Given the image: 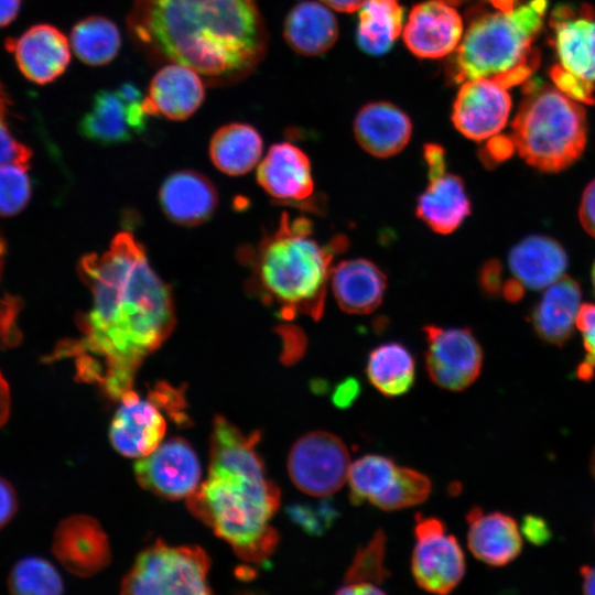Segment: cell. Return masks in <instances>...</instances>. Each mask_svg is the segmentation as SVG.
I'll return each mask as SVG.
<instances>
[{
    "label": "cell",
    "mask_w": 595,
    "mask_h": 595,
    "mask_svg": "<svg viewBox=\"0 0 595 595\" xmlns=\"http://www.w3.org/2000/svg\"><path fill=\"white\" fill-rule=\"evenodd\" d=\"M79 272L91 293L78 322L83 337L54 357L76 356L78 377L120 399L132 390L142 360L172 332V295L130 232L118 234L105 252L84 257Z\"/></svg>",
    "instance_id": "6da1fadb"
},
{
    "label": "cell",
    "mask_w": 595,
    "mask_h": 595,
    "mask_svg": "<svg viewBox=\"0 0 595 595\" xmlns=\"http://www.w3.org/2000/svg\"><path fill=\"white\" fill-rule=\"evenodd\" d=\"M129 26L156 54L209 77L250 71L266 48L253 0H136Z\"/></svg>",
    "instance_id": "7a4b0ae2"
},
{
    "label": "cell",
    "mask_w": 595,
    "mask_h": 595,
    "mask_svg": "<svg viewBox=\"0 0 595 595\" xmlns=\"http://www.w3.org/2000/svg\"><path fill=\"white\" fill-rule=\"evenodd\" d=\"M259 439V432L247 435L217 416L208 476L187 498L191 512L250 562L267 559L279 540L271 520L280 506V490L266 475L256 448Z\"/></svg>",
    "instance_id": "3957f363"
},
{
    "label": "cell",
    "mask_w": 595,
    "mask_h": 595,
    "mask_svg": "<svg viewBox=\"0 0 595 595\" xmlns=\"http://www.w3.org/2000/svg\"><path fill=\"white\" fill-rule=\"evenodd\" d=\"M312 234L309 218L283 214L277 230L252 255V285L266 303L278 306L283 320L298 313L321 318L334 252L346 246L342 237L322 246Z\"/></svg>",
    "instance_id": "277c9868"
},
{
    "label": "cell",
    "mask_w": 595,
    "mask_h": 595,
    "mask_svg": "<svg viewBox=\"0 0 595 595\" xmlns=\"http://www.w3.org/2000/svg\"><path fill=\"white\" fill-rule=\"evenodd\" d=\"M483 1L454 51L448 76L457 84L493 78L509 88L538 65L532 42L542 29L548 0Z\"/></svg>",
    "instance_id": "5b68a950"
},
{
    "label": "cell",
    "mask_w": 595,
    "mask_h": 595,
    "mask_svg": "<svg viewBox=\"0 0 595 595\" xmlns=\"http://www.w3.org/2000/svg\"><path fill=\"white\" fill-rule=\"evenodd\" d=\"M515 149L527 164L558 173L576 162L587 140L585 109L556 86L532 88L512 121Z\"/></svg>",
    "instance_id": "8992f818"
},
{
    "label": "cell",
    "mask_w": 595,
    "mask_h": 595,
    "mask_svg": "<svg viewBox=\"0 0 595 595\" xmlns=\"http://www.w3.org/2000/svg\"><path fill=\"white\" fill-rule=\"evenodd\" d=\"M209 559L196 545L158 541L143 550L121 583L122 594H209Z\"/></svg>",
    "instance_id": "52a82bcc"
},
{
    "label": "cell",
    "mask_w": 595,
    "mask_h": 595,
    "mask_svg": "<svg viewBox=\"0 0 595 595\" xmlns=\"http://www.w3.org/2000/svg\"><path fill=\"white\" fill-rule=\"evenodd\" d=\"M349 466L346 444L327 431L304 434L288 456V473L293 484L315 497H326L340 489Z\"/></svg>",
    "instance_id": "ba28073f"
},
{
    "label": "cell",
    "mask_w": 595,
    "mask_h": 595,
    "mask_svg": "<svg viewBox=\"0 0 595 595\" xmlns=\"http://www.w3.org/2000/svg\"><path fill=\"white\" fill-rule=\"evenodd\" d=\"M415 545L411 572L415 583L426 592L447 594L462 581L466 571L464 552L445 523L436 517L415 516Z\"/></svg>",
    "instance_id": "9c48e42d"
},
{
    "label": "cell",
    "mask_w": 595,
    "mask_h": 595,
    "mask_svg": "<svg viewBox=\"0 0 595 595\" xmlns=\"http://www.w3.org/2000/svg\"><path fill=\"white\" fill-rule=\"evenodd\" d=\"M425 368L431 381L448 391H462L480 375L483 348L469 328L423 327Z\"/></svg>",
    "instance_id": "30bf717a"
},
{
    "label": "cell",
    "mask_w": 595,
    "mask_h": 595,
    "mask_svg": "<svg viewBox=\"0 0 595 595\" xmlns=\"http://www.w3.org/2000/svg\"><path fill=\"white\" fill-rule=\"evenodd\" d=\"M559 66L595 98V11L583 3L559 4L550 17Z\"/></svg>",
    "instance_id": "8fae6325"
},
{
    "label": "cell",
    "mask_w": 595,
    "mask_h": 595,
    "mask_svg": "<svg viewBox=\"0 0 595 595\" xmlns=\"http://www.w3.org/2000/svg\"><path fill=\"white\" fill-rule=\"evenodd\" d=\"M134 475L140 486L160 497L187 499L199 486L201 464L192 446L175 437L140 457Z\"/></svg>",
    "instance_id": "7c38bea8"
},
{
    "label": "cell",
    "mask_w": 595,
    "mask_h": 595,
    "mask_svg": "<svg viewBox=\"0 0 595 595\" xmlns=\"http://www.w3.org/2000/svg\"><path fill=\"white\" fill-rule=\"evenodd\" d=\"M507 89L493 78L462 83L453 105L452 120L455 128L475 141L497 134L506 126L511 109Z\"/></svg>",
    "instance_id": "4fadbf2b"
},
{
    "label": "cell",
    "mask_w": 595,
    "mask_h": 595,
    "mask_svg": "<svg viewBox=\"0 0 595 595\" xmlns=\"http://www.w3.org/2000/svg\"><path fill=\"white\" fill-rule=\"evenodd\" d=\"M143 99L128 100L118 89L97 91L89 110L79 122L82 136L101 145L130 141L147 128L150 116Z\"/></svg>",
    "instance_id": "5bb4252c"
},
{
    "label": "cell",
    "mask_w": 595,
    "mask_h": 595,
    "mask_svg": "<svg viewBox=\"0 0 595 595\" xmlns=\"http://www.w3.org/2000/svg\"><path fill=\"white\" fill-rule=\"evenodd\" d=\"M119 400L120 405L110 423V443L123 456L143 457L162 443L165 419L153 397L142 399L129 390Z\"/></svg>",
    "instance_id": "9a60e30c"
},
{
    "label": "cell",
    "mask_w": 595,
    "mask_h": 595,
    "mask_svg": "<svg viewBox=\"0 0 595 595\" xmlns=\"http://www.w3.org/2000/svg\"><path fill=\"white\" fill-rule=\"evenodd\" d=\"M52 550L72 574L91 576L105 569L111 559L108 538L100 523L86 515H75L60 522Z\"/></svg>",
    "instance_id": "2e32d148"
},
{
    "label": "cell",
    "mask_w": 595,
    "mask_h": 595,
    "mask_svg": "<svg viewBox=\"0 0 595 595\" xmlns=\"http://www.w3.org/2000/svg\"><path fill=\"white\" fill-rule=\"evenodd\" d=\"M463 33V20L452 4L428 0L412 8L403 41L419 57L441 58L456 50Z\"/></svg>",
    "instance_id": "e0dca14e"
},
{
    "label": "cell",
    "mask_w": 595,
    "mask_h": 595,
    "mask_svg": "<svg viewBox=\"0 0 595 595\" xmlns=\"http://www.w3.org/2000/svg\"><path fill=\"white\" fill-rule=\"evenodd\" d=\"M6 47L21 73L35 84H48L61 76L71 61L66 36L55 26L36 24L22 35L8 39Z\"/></svg>",
    "instance_id": "ac0fdd59"
},
{
    "label": "cell",
    "mask_w": 595,
    "mask_h": 595,
    "mask_svg": "<svg viewBox=\"0 0 595 595\" xmlns=\"http://www.w3.org/2000/svg\"><path fill=\"white\" fill-rule=\"evenodd\" d=\"M257 181L271 197L285 203H302L314 191L307 155L289 142L269 149L258 166Z\"/></svg>",
    "instance_id": "d6986e66"
},
{
    "label": "cell",
    "mask_w": 595,
    "mask_h": 595,
    "mask_svg": "<svg viewBox=\"0 0 595 595\" xmlns=\"http://www.w3.org/2000/svg\"><path fill=\"white\" fill-rule=\"evenodd\" d=\"M467 547L473 555L489 566H505L522 550L520 530L515 519L500 511L485 512L473 507L466 513Z\"/></svg>",
    "instance_id": "ffe728a7"
},
{
    "label": "cell",
    "mask_w": 595,
    "mask_h": 595,
    "mask_svg": "<svg viewBox=\"0 0 595 595\" xmlns=\"http://www.w3.org/2000/svg\"><path fill=\"white\" fill-rule=\"evenodd\" d=\"M204 96L197 72L176 63L162 67L153 76L143 105L149 116L185 120L198 109Z\"/></svg>",
    "instance_id": "44dd1931"
},
{
    "label": "cell",
    "mask_w": 595,
    "mask_h": 595,
    "mask_svg": "<svg viewBox=\"0 0 595 595\" xmlns=\"http://www.w3.org/2000/svg\"><path fill=\"white\" fill-rule=\"evenodd\" d=\"M354 133L359 145L377 158L399 153L408 144L412 125L410 118L387 101L369 102L354 120Z\"/></svg>",
    "instance_id": "7402d4cb"
},
{
    "label": "cell",
    "mask_w": 595,
    "mask_h": 595,
    "mask_svg": "<svg viewBox=\"0 0 595 595\" xmlns=\"http://www.w3.org/2000/svg\"><path fill=\"white\" fill-rule=\"evenodd\" d=\"M581 299V285L571 277H562L545 288L530 313L538 337L547 344L563 346L574 332Z\"/></svg>",
    "instance_id": "603a6c76"
},
{
    "label": "cell",
    "mask_w": 595,
    "mask_h": 595,
    "mask_svg": "<svg viewBox=\"0 0 595 595\" xmlns=\"http://www.w3.org/2000/svg\"><path fill=\"white\" fill-rule=\"evenodd\" d=\"M329 278L335 300L346 313L369 314L382 302L387 277L370 260H344L332 268Z\"/></svg>",
    "instance_id": "cb8c5ba5"
},
{
    "label": "cell",
    "mask_w": 595,
    "mask_h": 595,
    "mask_svg": "<svg viewBox=\"0 0 595 595\" xmlns=\"http://www.w3.org/2000/svg\"><path fill=\"white\" fill-rule=\"evenodd\" d=\"M569 259L555 239L530 235L516 244L508 256L510 271L526 288L541 290L563 277Z\"/></svg>",
    "instance_id": "d4e9b609"
},
{
    "label": "cell",
    "mask_w": 595,
    "mask_h": 595,
    "mask_svg": "<svg viewBox=\"0 0 595 595\" xmlns=\"http://www.w3.org/2000/svg\"><path fill=\"white\" fill-rule=\"evenodd\" d=\"M160 202L165 215L180 225H198L215 210L217 193L203 174L181 171L171 174L160 191Z\"/></svg>",
    "instance_id": "484cf974"
},
{
    "label": "cell",
    "mask_w": 595,
    "mask_h": 595,
    "mask_svg": "<svg viewBox=\"0 0 595 595\" xmlns=\"http://www.w3.org/2000/svg\"><path fill=\"white\" fill-rule=\"evenodd\" d=\"M470 212L472 205L464 181L450 173L429 181L415 208L416 216L433 231L442 235L456 230Z\"/></svg>",
    "instance_id": "4316f807"
},
{
    "label": "cell",
    "mask_w": 595,
    "mask_h": 595,
    "mask_svg": "<svg viewBox=\"0 0 595 595\" xmlns=\"http://www.w3.org/2000/svg\"><path fill=\"white\" fill-rule=\"evenodd\" d=\"M283 33L291 48L313 56L333 46L338 36V26L334 14L324 3L306 0L289 11Z\"/></svg>",
    "instance_id": "83f0119b"
},
{
    "label": "cell",
    "mask_w": 595,
    "mask_h": 595,
    "mask_svg": "<svg viewBox=\"0 0 595 595\" xmlns=\"http://www.w3.org/2000/svg\"><path fill=\"white\" fill-rule=\"evenodd\" d=\"M262 138L255 127L232 122L220 127L209 142V155L223 173L242 175L259 161Z\"/></svg>",
    "instance_id": "f1b7e54d"
},
{
    "label": "cell",
    "mask_w": 595,
    "mask_h": 595,
    "mask_svg": "<svg viewBox=\"0 0 595 595\" xmlns=\"http://www.w3.org/2000/svg\"><path fill=\"white\" fill-rule=\"evenodd\" d=\"M366 375L380 393L399 397L414 383L415 361L404 345L396 342L381 344L369 353Z\"/></svg>",
    "instance_id": "f546056e"
},
{
    "label": "cell",
    "mask_w": 595,
    "mask_h": 595,
    "mask_svg": "<svg viewBox=\"0 0 595 595\" xmlns=\"http://www.w3.org/2000/svg\"><path fill=\"white\" fill-rule=\"evenodd\" d=\"M403 26V8L398 0H366L359 9L357 41L371 55L387 53Z\"/></svg>",
    "instance_id": "4dcf8cb0"
},
{
    "label": "cell",
    "mask_w": 595,
    "mask_h": 595,
    "mask_svg": "<svg viewBox=\"0 0 595 595\" xmlns=\"http://www.w3.org/2000/svg\"><path fill=\"white\" fill-rule=\"evenodd\" d=\"M71 43L75 55L83 63L101 66L117 56L121 36L118 26L110 19L90 15L73 26Z\"/></svg>",
    "instance_id": "1f68e13d"
},
{
    "label": "cell",
    "mask_w": 595,
    "mask_h": 595,
    "mask_svg": "<svg viewBox=\"0 0 595 595\" xmlns=\"http://www.w3.org/2000/svg\"><path fill=\"white\" fill-rule=\"evenodd\" d=\"M398 466L386 456L368 454L350 463L348 469L349 499L358 506L371 500L392 482Z\"/></svg>",
    "instance_id": "d6a6232c"
},
{
    "label": "cell",
    "mask_w": 595,
    "mask_h": 595,
    "mask_svg": "<svg viewBox=\"0 0 595 595\" xmlns=\"http://www.w3.org/2000/svg\"><path fill=\"white\" fill-rule=\"evenodd\" d=\"M12 594L56 595L63 593V582L56 569L45 559L29 556L17 562L9 575Z\"/></svg>",
    "instance_id": "836d02e7"
},
{
    "label": "cell",
    "mask_w": 595,
    "mask_h": 595,
    "mask_svg": "<svg viewBox=\"0 0 595 595\" xmlns=\"http://www.w3.org/2000/svg\"><path fill=\"white\" fill-rule=\"evenodd\" d=\"M431 480L426 475L409 467L397 468L390 485L370 502L387 511L416 506L428 499Z\"/></svg>",
    "instance_id": "e575fe53"
},
{
    "label": "cell",
    "mask_w": 595,
    "mask_h": 595,
    "mask_svg": "<svg viewBox=\"0 0 595 595\" xmlns=\"http://www.w3.org/2000/svg\"><path fill=\"white\" fill-rule=\"evenodd\" d=\"M386 544L383 530H377L368 543L356 551L344 575V584H382L389 577L385 566Z\"/></svg>",
    "instance_id": "d590c367"
},
{
    "label": "cell",
    "mask_w": 595,
    "mask_h": 595,
    "mask_svg": "<svg viewBox=\"0 0 595 595\" xmlns=\"http://www.w3.org/2000/svg\"><path fill=\"white\" fill-rule=\"evenodd\" d=\"M25 170L13 164L0 165L1 216L14 215L28 204L31 195V184Z\"/></svg>",
    "instance_id": "8d00e7d4"
},
{
    "label": "cell",
    "mask_w": 595,
    "mask_h": 595,
    "mask_svg": "<svg viewBox=\"0 0 595 595\" xmlns=\"http://www.w3.org/2000/svg\"><path fill=\"white\" fill-rule=\"evenodd\" d=\"M576 327L582 334L584 359L576 367L575 375L580 380L591 381L595 375V304L581 305Z\"/></svg>",
    "instance_id": "74e56055"
},
{
    "label": "cell",
    "mask_w": 595,
    "mask_h": 595,
    "mask_svg": "<svg viewBox=\"0 0 595 595\" xmlns=\"http://www.w3.org/2000/svg\"><path fill=\"white\" fill-rule=\"evenodd\" d=\"M289 513L294 522L310 534H322L329 527L333 519L337 517V512L331 504L321 505L318 509L295 505L289 509Z\"/></svg>",
    "instance_id": "f35d334b"
},
{
    "label": "cell",
    "mask_w": 595,
    "mask_h": 595,
    "mask_svg": "<svg viewBox=\"0 0 595 595\" xmlns=\"http://www.w3.org/2000/svg\"><path fill=\"white\" fill-rule=\"evenodd\" d=\"M31 151L8 132L0 120V165L13 164L29 167Z\"/></svg>",
    "instance_id": "ab89813d"
},
{
    "label": "cell",
    "mask_w": 595,
    "mask_h": 595,
    "mask_svg": "<svg viewBox=\"0 0 595 595\" xmlns=\"http://www.w3.org/2000/svg\"><path fill=\"white\" fill-rule=\"evenodd\" d=\"M283 338L281 359L286 365L296 363L305 353L306 338L302 329L293 325H284L280 329Z\"/></svg>",
    "instance_id": "60d3db41"
},
{
    "label": "cell",
    "mask_w": 595,
    "mask_h": 595,
    "mask_svg": "<svg viewBox=\"0 0 595 595\" xmlns=\"http://www.w3.org/2000/svg\"><path fill=\"white\" fill-rule=\"evenodd\" d=\"M478 284L485 295L490 298L498 295L502 289V266L499 260L489 259L482 264Z\"/></svg>",
    "instance_id": "b9f144b4"
},
{
    "label": "cell",
    "mask_w": 595,
    "mask_h": 595,
    "mask_svg": "<svg viewBox=\"0 0 595 595\" xmlns=\"http://www.w3.org/2000/svg\"><path fill=\"white\" fill-rule=\"evenodd\" d=\"M515 150L512 139L499 137L491 139L487 147L482 150L480 159L487 167H493L508 159Z\"/></svg>",
    "instance_id": "7bdbcfd3"
},
{
    "label": "cell",
    "mask_w": 595,
    "mask_h": 595,
    "mask_svg": "<svg viewBox=\"0 0 595 595\" xmlns=\"http://www.w3.org/2000/svg\"><path fill=\"white\" fill-rule=\"evenodd\" d=\"M578 218L585 231L595 238V180L587 184L582 194Z\"/></svg>",
    "instance_id": "ee69618b"
},
{
    "label": "cell",
    "mask_w": 595,
    "mask_h": 595,
    "mask_svg": "<svg viewBox=\"0 0 595 595\" xmlns=\"http://www.w3.org/2000/svg\"><path fill=\"white\" fill-rule=\"evenodd\" d=\"M360 383L354 377H347L338 382L332 392V403L340 410L349 408L360 393Z\"/></svg>",
    "instance_id": "f6af8a7d"
},
{
    "label": "cell",
    "mask_w": 595,
    "mask_h": 595,
    "mask_svg": "<svg viewBox=\"0 0 595 595\" xmlns=\"http://www.w3.org/2000/svg\"><path fill=\"white\" fill-rule=\"evenodd\" d=\"M521 530L526 539L537 545L549 542L552 536L544 519L533 515L523 517Z\"/></svg>",
    "instance_id": "bcb514c9"
},
{
    "label": "cell",
    "mask_w": 595,
    "mask_h": 595,
    "mask_svg": "<svg viewBox=\"0 0 595 595\" xmlns=\"http://www.w3.org/2000/svg\"><path fill=\"white\" fill-rule=\"evenodd\" d=\"M423 156L428 165V178L433 181L446 173L444 149L435 143H428L423 148Z\"/></svg>",
    "instance_id": "7dc6e473"
},
{
    "label": "cell",
    "mask_w": 595,
    "mask_h": 595,
    "mask_svg": "<svg viewBox=\"0 0 595 595\" xmlns=\"http://www.w3.org/2000/svg\"><path fill=\"white\" fill-rule=\"evenodd\" d=\"M18 508L17 494L12 485L0 477V529L14 516Z\"/></svg>",
    "instance_id": "c3c4849f"
},
{
    "label": "cell",
    "mask_w": 595,
    "mask_h": 595,
    "mask_svg": "<svg viewBox=\"0 0 595 595\" xmlns=\"http://www.w3.org/2000/svg\"><path fill=\"white\" fill-rule=\"evenodd\" d=\"M336 594L343 595H365V594H385V591L372 583H353L344 584L337 589Z\"/></svg>",
    "instance_id": "681fc988"
},
{
    "label": "cell",
    "mask_w": 595,
    "mask_h": 595,
    "mask_svg": "<svg viewBox=\"0 0 595 595\" xmlns=\"http://www.w3.org/2000/svg\"><path fill=\"white\" fill-rule=\"evenodd\" d=\"M21 0H0V28L14 20L20 9Z\"/></svg>",
    "instance_id": "f907efd6"
},
{
    "label": "cell",
    "mask_w": 595,
    "mask_h": 595,
    "mask_svg": "<svg viewBox=\"0 0 595 595\" xmlns=\"http://www.w3.org/2000/svg\"><path fill=\"white\" fill-rule=\"evenodd\" d=\"M524 285L518 279H509L502 285V295L511 303L520 301L524 294Z\"/></svg>",
    "instance_id": "816d5d0a"
},
{
    "label": "cell",
    "mask_w": 595,
    "mask_h": 595,
    "mask_svg": "<svg viewBox=\"0 0 595 595\" xmlns=\"http://www.w3.org/2000/svg\"><path fill=\"white\" fill-rule=\"evenodd\" d=\"M10 413V390L0 372V428L8 421Z\"/></svg>",
    "instance_id": "f5cc1de1"
},
{
    "label": "cell",
    "mask_w": 595,
    "mask_h": 595,
    "mask_svg": "<svg viewBox=\"0 0 595 595\" xmlns=\"http://www.w3.org/2000/svg\"><path fill=\"white\" fill-rule=\"evenodd\" d=\"M327 7L340 12H354L360 9L366 0H320Z\"/></svg>",
    "instance_id": "db71d44e"
},
{
    "label": "cell",
    "mask_w": 595,
    "mask_h": 595,
    "mask_svg": "<svg viewBox=\"0 0 595 595\" xmlns=\"http://www.w3.org/2000/svg\"><path fill=\"white\" fill-rule=\"evenodd\" d=\"M582 591L584 594H595V565H584L580 570Z\"/></svg>",
    "instance_id": "11a10c76"
},
{
    "label": "cell",
    "mask_w": 595,
    "mask_h": 595,
    "mask_svg": "<svg viewBox=\"0 0 595 595\" xmlns=\"http://www.w3.org/2000/svg\"><path fill=\"white\" fill-rule=\"evenodd\" d=\"M4 110H6V98H4V93L2 91L0 87V120L1 121L3 119Z\"/></svg>",
    "instance_id": "9f6ffc18"
},
{
    "label": "cell",
    "mask_w": 595,
    "mask_h": 595,
    "mask_svg": "<svg viewBox=\"0 0 595 595\" xmlns=\"http://www.w3.org/2000/svg\"><path fill=\"white\" fill-rule=\"evenodd\" d=\"M589 470L595 479V447L592 452L591 458H589Z\"/></svg>",
    "instance_id": "6f0895ef"
},
{
    "label": "cell",
    "mask_w": 595,
    "mask_h": 595,
    "mask_svg": "<svg viewBox=\"0 0 595 595\" xmlns=\"http://www.w3.org/2000/svg\"><path fill=\"white\" fill-rule=\"evenodd\" d=\"M591 279H592L593 290L595 293V260L593 262L592 270H591Z\"/></svg>",
    "instance_id": "680465c9"
},
{
    "label": "cell",
    "mask_w": 595,
    "mask_h": 595,
    "mask_svg": "<svg viewBox=\"0 0 595 595\" xmlns=\"http://www.w3.org/2000/svg\"><path fill=\"white\" fill-rule=\"evenodd\" d=\"M3 251H4L3 244L0 240V268H1V264H2Z\"/></svg>",
    "instance_id": "91938a15"
},
{
    "label": "cell",
    "mask_w": 595,
    "mask_h": 595,
    "mask_svg": "<svg viewBox=\"0 0 595 595\" xmlns=\"http://www.w3.org/2000/svg\"><path fill=\"white\" fill-rule=\"evenodd\" d=\"M442 1H445V2H447V3H450V4L453 6V4H459V3H462V2L465 1V0H442Z\"/></svg>",
    "instance_id": "94428289"
}]
</instances>
